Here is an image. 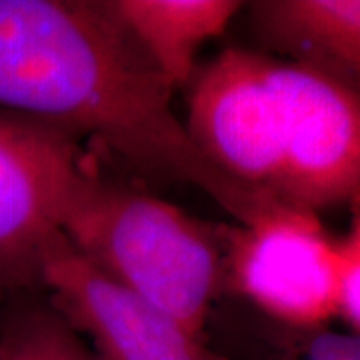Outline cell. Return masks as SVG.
<instances>
[{
  "label": "cell",
  "mask_w": 360,
  "mask_h": 360,
  "mask_svg": "<svg viewBox=\"0 0 360 360\" xmlns=\"http://www.w3.org/2000/svg\"><path fill=\"white\" fill-rule=\"evenodd\" d=\"M224 347L232 360H360V335L328 326L298 328L246 310L224 314Z\"/></svg>",
  "instance_id": "obj_10"
},
{
  "label": "cell",
  "mask_w": 360,
  "mask_h": 360,
  "mask_svg": "<svg viewBox=\"0 0 360 360\" xmlns=\"http://www.w3.org/2000/svg\"><path fill=\"white\" fill-rule=\"evenodd\" d=\"M63 236L104 276L208 338L224 288V229L89 167L66 202Z\"/></svg>",
  "instance_id": "obj_2"
},
{
  "label": "cell",
  "mask_w": 360,
  "mask_h": 360,
  "mask_svg": "<svg viewBox=\"0 0 360 360\" xmlns=\"http://www.w3.org/2000/svg\"><path fill=\"white\" fill-rule=\"evenodd\" d=\"M186 90L182 122L194 146L240 186L274 196L281 174V106L272 56L250 46H229L196 68Z\"/></svg>",
  "instance_id": "obj_6"
},
{
  "label": "cell",
  "mask_w": 360,
  "mask_h": 360,
  "mask_svg": "<svg viewBox=\"0 0 360 360\" xmlns=\"http://www.w3.org/2000/svg\"><path fill=\"white\" fill-rule=\"evenodd\" d=\"M243 14L252 49L314 66L360 94V0H257Z\"/></svg>",
  "instance_id": "obj_8"
},
{
  "label": "cell",
  "mask_w": 360,
  "mask_h": 360,
  "mask_svg": "<svg viewBox=\"0 0 360 360\" xmlns=\"http://www.w3.org/2000/svg\"><path fill=\"white\" fill-rule=\"evenodd\" d=\"M172 94L101 0H0V110L103 142L148 176L202 191L236 222L252 217L274 196L212 167Z\"/></svg>",
  "instance_id": "obj_1"
},
{
  "label": "cell",
  "mask_w": 360,
  "mask_h": 360,
  "mask_svg": "<svg viewBox=\"0 0 360 360\" xmlns=\"http://www.w3.org/2000/svg\"><path fill=\"white\" fill-rule=\"evenodd\" d=\"M281 106L274 196L321 212L360 206V94L309 65L272 56Z\"/></svg>",
  "instance_id": "obj_5"
},
{
  "label": "cell",
  "mask_w": 360,
  "mask_h": 360,
  "mask_svg": "<svg viewBox=\"0 0 360 360\" xmlns=\"http://www.w3.org/2000/svg\"><path fill=\"white\" fill-rule=\"evenodd\" d=\"M16 296L0 314V360H98L51 302Z\"/></svg>",
  "instance_id": "obj_11"
},
{
  "label": "cell",
  "mask_w": 360,
  "mask_h": 360,
  "mask_svg": "<svg viewBox=\"0 0 360 360\" xmlns=\"http://www.w3.org/2000/svg\"><path fill=\"white\" fill-rule=\"evenodd\" d=\"M89 167L77 136L0 110V296L42 290L66 202Z\"/></svg>",
  "instance_id": "obj_4"
},
{
  "label": "cell",
  "mask_w": 360,
  "mask_h": 360,
  "mask_svg": "<svg viewBox=\"0 0 360 360\" xmlns=\"http://www.w3.org/2000/svg\"><path fill=\"white\" fill-rule=\"evenodd\" d=\"M336 243L316 212L272 198L224 229V288L262 319L326 326L336 316Z\"/></svg>",
  "instance_id": "obj_3"
},
{
  "label": "cell",
  "mask_w": 360,
  "mask_h": 360,
  "mask_svg": "<svg viewBox=\"0 0 360 360\" xmlns=\"http://www.w3.org/2000/svg\"><path fill=\"white\" fill-rule=\"evenodd\" d=\"M170 89H186L198 54L243 14L240 0H101Z\"/></svg>",
  "instance_id": "obj_9"
},
{
  "label": "cell",
  "mask_w": 360,
  "mask_h": 360,
  "mask_svg": "<svg viewBox=\"0 0 360 360\" xmlns=\"http://www.w3.org/2000/svg\"><path fill=\"white\" fill-rule=\"evenodd\" d=\"M352 210L348 232L336 243V316L360 335V206Z\"/></svg>",
  "instance_id": "obj_12"
},
{
  "label": "cell",
  "mask_w": 360,
  "mask_h": 360,
  "mask_svg": "<svg viewBox=\"0 0 360 360\" xmlns=\"http://www.w3.org/2000/svg\"><path fill=\"white\" fill-rule=\"evenodd\" d=\"M42 290L98 360H222L210 338L104 276L65 236L44 262Z\"/></svg>",
  "instance_id": "obj_7"
}]
</instances>
